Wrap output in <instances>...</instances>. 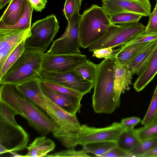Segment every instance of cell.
I'll use <instances>...</instances> for the list:
<instances>
[{"label":"cell","mask_w":157,"mask_h":157,"mask_svg":"<svg viewBox=\"0 0 157 157\" xmlns=\"http://www.w3.org/2000/svg\"><path fill=\"white\" fill-rule=\"evenodd\" d=\"M149 17V20L145 30L141 33L143 34H157V2L155 7L151 12Z\"/></svg>","instance_id":"e575fe53"},{"label":"cell","mask_w":157,"mask_h":157,"mask_svg":"<svg viewBox=\"0 0 157 157\" xmlns=\"http://www.w3.org/2000/svg\"><path fill=\"white\" fill-rule=\"evenodd\" d=\"M25 0H11L1 17L0 23L13 25L19 21L23 13Z\"/></svg>","instance_id":"44dd1931"},{"label":"cell","mask_w":157,"mask_h":157,"mask_svg":"<svg viewBox=\"0 0 157 157\" xmlns=\"http://www.w3.org/2000/svg\"><path fill=\"white\" fill-rule=\"evenodd\" d=\"M102 7L108 16L130 12L149 16L151 6L149 0H101Z\"/></svg>","instance_id":"4fadbf2b"},{"label":"cell","mask_w":157,"mask_h":157,"mask_svg":"<svg viewBox=\"0 0 157 157\" xmlns=\"http://www.w3.org/2000/svg\"><path fill=\"white\" fill-rule=\"evenodd\" d=\"M109 17L112 24H122L139 22L143 16L134 13L125 12Z\"/></svg>","instance_id":"83f0119b"},{"label":"cell","mask_w":157,"mask_h":157,"mask_svg":"<svg viewBox=\"0 0 157 157\" xmlns=\"http://www.w3.org/2000/svg\"><path fill=\"white\" fill-rule=\"evenodd\" d=\"M29 135L20 125H16L0 114V155L27 148Z\"/></svg>","instance_id":"ba28073f"},{"label":"cell","mask_w":157,"mask_h":157,"mask_svg":"<svg viewBox=\"0 0 157 157\" xmlns=\"http://www.w3.org/2000/svg\"><path fill=\"white\" fill-rule=\"evenodd\" d=\"M156 2H157V0H156Z\"/></svg>","instance_id":"ee69618b"},{"label":"cell","mask_w":157,"mask_h":157,"mask_svg":"<svg viewBox=\"0 0 157 157\" xmlns=\"http://www.w3.org/2000/svg\"><path fill=\"white\" fill-rule=\"evenodd\" d=\"M115 72L113 60L104 59L97 64L92 97V107L96 113L111 114L120 105L115 99Z\"/></svg>","instance_id":"3957f363"},{"label":"cell","mask_w":157,"mask_h":157,"mask_svg":"<svg viewBox=\"0 0 157 157\" xmlns=\"http://www.w3.org/2000/svg\"><path fill=\"white\" fill-rule=\"evenodd\" d=\"M44 52L25 48L20 57L0 79V84L7 83L17 85L38 76L41 69Z\"/></svg>","instance_id":"5b68a950"},{"label":"cell","mask_w":157,"mask_h":157,"mask_svg":"<svg viewBox=\"0 0 157 157\" xmlns=\"http://www.w3.org/2000/svg\"><path fill=\"white\" fill-rule=\"evenodd\" d=\"M60 28L59 22L54 14L38 20L30 28L31 34L25 41V48L44 52L53 40Z\"/></svg>","instance_id":"52a82bcc"},{"label":"cell","mask_w":157,"mask_h":157,"mask_svg":"<svg viewBox=\"0 0 157 157\" xmlns=\"http://www.w3.org/2000/svg\"><path fill=\"white\" fill-rule=\"evenodd\" d=\"M33 103L43 110L49 116L54 125V136L67 149H75L78 144L77 135L81 125L76 115L71 114L60 108L40 91Z\"/></svg>","instance_id":"6da1fadb"},{"label":"cell","mask_w":157,"mask_h":157,"mask_svg":"<svg viewBox=\"0 0 157 157\" xmlns=\"http://www.w3.org/2000/svg\"><path fill=\"white\" fill-rule=\"evenodd\" d=\"M33 10L28 1L25 0L22 14L17 23L11 25L0 23V28L16 30H24L30 28Z\"/></svg>","instance_id":"603a6c76"},{"label":"cell","mask_w":157,"mask_h":157,"mask_svg":"<svg viewBox=\"0 0 157 157\" xmlns=\"http://www.w3.org/2000/svg\"><path fill=\"white\" fill-rule=\"evenodd\" d=\"M42 81L45 86L58 92L82 98L84 96L81 94L65 86L55 83Z\"/></svg>","instance_id":"836d02e7"},{"label":"cell","mask_w":157,"mask_h":157,"mask_svg":"<svg viewBox=\"0 0 157 157\" xmlns=\"http://www.w3.org/2000/svg\"><path fill=\"white\" fill-rule=\"evenodd\" d=\"M97 68L96 64L90 60L87 59L83 64L73 70L81 75L85 79L94 82Z\"/></svg>","instance_id":"484cf974"},{"label":"cell","mask_w":157,"mask_h":157,"mask_svg":"<svg viewBox=\"0 0 157 157\" xmlns=\"http://www.w3.org/2000/svg\"><path fill=\"white\" fill-rule=\"evenodd\" d=\"M0 114L12 124H19L16 122L15 116L19 113L14 109L3 101L0 100Z\"/></svg>","instance_id":"1f68e13d"},{"label":"cell","mask_w":157,"mask_h":157,"mask_svg":"<svg viewBox=\"0 0 157 157\" xmlns=\"http://www.w3.org/2000/svg\"><path fill=\"white\" fill-rule=\"evenodd\" d=\"M140 121L139 117H132L123 119L120 123L125 130L132 129Z\"/></svg>","instance_id":"74e56055"},{"label":"cell","mask_w":157,"mask_h":157,"mask_svg":"<svg viewBox=\"0 0 157 157\" xmlns=\"http://www.w3.org/2000/svg\"><path fill=\"white\" fill-rule=\"evenodd\" d=\"M157 119V85L146 113L141 123L146 125Z\"/></svg>","instance_id":"f546056e"},{"label":"cell","mask_w":157,"mask_h":157,"mask_svg":"<svg viewBox=\"0 0 157 157\" xmlns=\"http://www.w3.org/2000/svg\"><path fill=\"white\" fill-rule=\"evenodd\" d=\"M11 155V157H26L25 155H22L18 154L15 152L11 151L9 152Z\"/></svg>","instance_id":"7bdbcfd3"},{"label":"cell","mask_w":157,"mask_h":157,"mask_svg":"<svg viewBox=\"0 0 157 157\" xmlns=\"http://www.w3.org/2000/svg\"><path fill=\"white\" fill-rule=\"evenodd\" d=\"M114 62L115 99L117 102L121 104V95L125 90L128 89L133 74L127 65H122L116 61Z\"/></svg>","instance_id":"2e32d148"},{"label":"cell","mask_w":157,"mask_h":157,"mask_svg":"<svg viewBox=\"0 0 157 157\" xmlns=\"http://www.w3.org/2000/svg\"><path fill=\"white\" fill-rule=\"evenodd\" d=\"M135 131V129L123 131L116 141L117 146L128 153L136 147L141 142Z\"/></svg>","instance_id":"7402d4cb"},{"label":"cell","mask_w":157,"mask_h":157,"mask_svg":"<svg viewBox=\"0 0 157 157\" xmlns=\"http://www.w3.org/2000/svg\"><path fill=\"white\" fill-rule=\"evenodd\" d=\"M150 43L122 46L114 50V53L111 60L122 65H127Z\"/></svg>","instance_id":"ac0fdd59"},{"label":"cell","mask_w":157,"mask_h":157,"mask_svg":"<svg viewBox=\"0 0 157 157\" xmlns=\"http://www.w3.org/2000/svg\"><path fill=\"white\" fill-rule=\"evenodd\" d=\"M31 34L30 28L24 30L0 28V71L10 54Z\"/></svg>","instance_id":"5bb4252c"},{"label":"cell","mask_w":157,"mask_h":157,"mask_svg":"<svg viewBox=\"0 0 157 157\" xmlns=\"http://www.w3.org/2000/svg\"><path fill=\"white\" fill-rule=\"evenodd\" d=\"M25 40L22 41L7 57L2 69L0 71V79L23 53L25 49Z\"/></svg>","instance_id":"4316f807"},{"label":"cell","mask_w":157,"mask_h":157,"mask_svg":"<svg viewBox=\"0 0 157 157\" xmlns=\"http://www.w3.org/2000/svg\"><path fill=\"white\" fill-rule=\"evenodd\" d=\"M11 0H0V8L2 10L8 3Z\"/></svg>","instance_id":"b9f144b4"},{"label":"cell","mask_w":157,"mask_h":157,"mask_svg":"<svg viewBox=\"0 0 157 157\" xmlns=\"http://www.w3.org/2000/svg\"><path fill=\"white\" fill-rule=\"evenodd\" d=\"M157 44V40L150 42L127 64L134 75L139 74L146 65Z\"/></svg>","instance_id":"ffe728a7"},{"label":"cell","mask_w":157,"mask_h":157,"mask_svg":"<svg viewBox=\"0 0 157 157\" xmlns=\"http://www.w3.org/2000/svg\"><path fill=\"white\" fill-rule=\"evenodd\" d=\"M33 8L36 12H41L45 8L47 0H28Z\"/></svg>","instance_id":"ab89813d"},{"label":"cell","mask_w":157,"mask_h":157,"mask_svg":"<svg viewBox=\"0 0 157 157\" xmlns=\"http://www.w3.org/2000/svg\"><path fill=\"white\" fill-rule=\"evenodd\" d=\"M93 52V57L111 60L114 54V50L111 47H109L96 50Z\"/></svg>","instance_id":"8d00e7d4"},{"label":"cell","mask_w":157,"mask_h":157,"mask_svg":"<svg viewBox=\"0 0 157 157\" xmlns=\"http://www.w3.org/2000/svg\"><path fill=\"white\" fill-rule=\"evenodd\" d=\"M125 129L120 123L114 122L102 128L82 124L77 135L78 144L83 146L89 144L102 141L116 142Z\"/></svg>","instance_id":"8fae6325"},{"label":"cell","mask_w":157,"mask_h":157,"mask_svg":"<svg viewBox=\"0 0 157 157\" xmlns=\"http://www.w3.org/2000/svg\"><path fill=\"white\" fill-rule=\"evenodd\" d=\"M0 100L14 109L42 136L53 131L54 125L52 119L41 109L24 98L15 85L0 84Z\"/></svg>","instance_id":"7a4b0ae2"},{"label":"cell","mask_w":157,"mask_h":157,"mask_svg":"<svg viewBox=\"0 0 157 157\" xmlns=\"http://www.w3.org/2000/svg\"><path fill=\"white\" fill-rule=\"evenodd\" d=\"M88 153L86 149L83 148L82 150L77 151L74 149L67 150L56 152L54 153L47 155L48 157H89Z\"/></svg>","instance_id":"d6a6232c"},{"label":"cell","mask_w":157,"mask_h":157,"mask_svg":"<svg viewBox=\"0 0 157 157\" xmlns=\"http://www.w3.org/2000/svg\"><path fill=\"white\" fill-rule=\"evenodd\" d=\"M111 24L102 7L93 5L85 10L82 14L79 26L81 47L86 48L101 38Z\"/></svg>","instance_id":"277c9868"},{"label":"cell","mask_w":157,"mask_h":157,"mask_svg":"<svg viewBox=\"0 0 157 157\" xmlns=\"http://www.w3.org/2000/svg\"><path fill=\"white\" fill-rule=\"evenodd\" d=\"M157 74V44L149 59L142 71L138 74L133 87L137 92L142 90Z\"/></svg>","instance_id":"e0dca14e"},{"label":"cell","mask_w":157,"mask_h":157,"mask_svg":"<svg viewBox=\"0 0 157 157\" xmlns=\"http://www.w3.org/2000/svg\"><path fill=\"white\" fill-rule=\"evenodd\" d=\"M128 157V153L124 151L117 145L111 150L99 156V157Z\"/></svg>","instance_id":"f35d334b"},{"label":"cell","mask_w":157,"mask_h":157,"mask_svg":"<svg viewBox=\"0 0 157 157\" xmlns=\"http://www.w3.org/2000/svg\"><path fill=\"white\" fill-rule=\"evenodd\" d=\"M141 157H157V147L146 152Z\"/></svg>","instance_id":"60d3db41"},{"label":"cell","mask_w":157,"mask_h":157,"mask_svg":"<svg viewBox=\"0 0 157 157\" xmlns=\"http://www.w3.org/2000/svg\"><path fill=\"white\" fill-rule=\"evenodd\" d=\"M87 58L86 55L80 53L67 54L44 53L41 68L57 72L69 71L84 63Z\"/></svg>","instance_id":"7c38bea8"},{"label":"cell","mask_w":157,"mask_h":157,"mask_svg":"<svg viewBox=\"0 0 157 157\" xmlns=\"http://www.w3.org/2000/svg\"><path fill=\"white\" fill-rule=\"evenodd\" d=\"M157 147V136L141 140L135 148L128 153V157H141L146 152Z\"/></svg>","instance_id":"d4e9b609"},{"label":"cell","mask_w":157,"mask_h":157,"mask_svg":"<svg viewBox=\"0 0 157 157\" xmlns=\"http://www.w3.org/2000/svg\"><path fill=\"white\" fill-rule=\"evenodd\" d=\"M56 144L52 140L45 136L36 138L28 146L26 157H46L48 154L54 151Z\"/></svg>","instance_id":"d6986e66"},{"label":"cell","mask_w":157,"mask_h":157,"mask_svg":"<svg viewBox=\"0 0 157 157\" xmlns=\"http://www.w3.org/2000/svg\"><path fill=\"white\" fill-rule=\"evenodd\" d=\"M38 77L41 81L65 86L83 96L90 93L94 86V82L86 79L73 70L60 72L48 71L41 68Z\"/></svg>","instance_id":"30bf717a"},{"label":"cell","mask_w":157,"mask_h":157,"mask_svg":"<svg viewBox=\"0 0 157 157\" xmlns=\"http://www.w3.org/2000/svg\"><path fill=\"white\" fill-rule=\"evenodd\" d=\"M156 40H157V34H143L141 33L136 37L125 43L122 46L150 43Z\"/></svg>","instance_id":"d590c367"},{"label":"cell","mask_w":157,"mask_h":157,"mask_svg":"<svg viewBox=\"0 0 157 157\" xmlns=\"http://www.w3.org/2000/svg\"><path fill=\"white\" fill-rule=\"evenodd\" d=\"M146 26L139 22L122 24H111L105 35L88 47L90 52L101 48L119 47L140 34Z\"/></svg>","instance_id":"8992f818"},{"label":"cell","mask_w":157,"mask_h":157,"mask_svg":"<svg viewBox=\"0 0 157 157\" xmlns=\"http://www.w3.org/2000/svg\"><path fill=\"white\" fill-rule=\"evenodd\" d=\"M82 0H66L63 12L67 21L76 13L79 12Z\"/></svg>","instance_id":"4dcf8cb0"},{"label":"cell","mask_w":157,"mask_h":157,"mask_svg":"<svg viewBox=\"0 0 157 157\" xmlns=\"http://www.w3.org/2000/svg\"><path fill=\"white\" fill-rule=\"evenodd\" d=\"M40 85L44 94L62 109L72 115L80 113L82 98L56 91L45 86L41 81Z\"/></svg>","instance_id":"9a60e30c"},{"label":"cell","mask_w":157,"mask_h":157,"mask_svg":"<svg viewBox=\"0 0 157 157\" xmlns=\"http://www.w3.org/2000/svg\"><path fill=\"white\" fill-rule=\"evenodd\" d=\"M135 131L141 140L157 136V119L142 127L135 129Z\"/></svg>","instance_id":"f1b7e54d"},{"label":"cell","mask_w":157,"mask_h":157,"mask_svg":"<svg viewBox=\"0 0 157 157\" xmlns=\"http://www.w3.org/2000/svg\"><path fill=\"white\" fill-rule=\"evenodd\" d=\"M82 15L77 12L68 21L63 34L53 42L46 53L52 54H67L80 53L79 26Z\"/></svg>","instance_id":"9c48e42d"},{"label":"cell","mask_w":157,"mask_h":157,"mask_svg":"<svg viewBox=\"0 0 157 157\" xmlns=\"http://www.w3.org/2000/svg\"><path fill=\"white\" fill-rule=\"evenodd\" d=\"M117 145L116 142L102 141L89 144L83 146L87 152L99 157Z\"/></svg>","instance_id":"cb8c5ba5"}]
</instances>
